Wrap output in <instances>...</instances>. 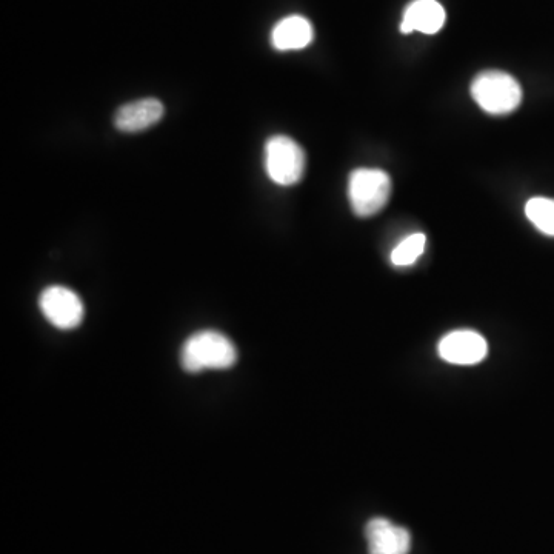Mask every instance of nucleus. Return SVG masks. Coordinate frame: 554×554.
<instances>
[{
	"mask_svg": "<svg viewBox=\"0 0 554 554\" xmlns=\"http://www.w3.org/2000/svg\"><path fill=\"white\" fill-rule=\"evenodd\" d=\"M445 19L447 14L438 0H413L405 8L401 31L404 34L414 33V31L436 34L444 27Z\"/></svg>",
	"mask_w": 554,
	"mask_h": 554,
	"instance_id": "9",
	"label": "nucleus"
},
{
	"mask_svg": "<svg viewBox=\"0 0 554 554\" xmlns=\"http://www.w3.org/2000/svg\"><path fill=\"white\" fill-rule=\"evenodd\" d=\"M525 214L542 234L554 237V199L533 197L525 205Z\"/></svg>",
	"mask_w": 554,
	"mask_h": 554,
	"instance_id": "11",
	"label": "nucleus"
},
{
	"mask_svg": "<svg viewBox=\"0 0 554 554\" xmlns=\"http://www.w3.org/2000/svg\"><path fill=\"white\" fill-rule=\"evenodd\" d=\"M313 39V25L307 17L298 16V14L277 22L271 31V45L277 51L304 50L313 42Z\"/></svg>",
	"mask_w": 554,
	"mask_h": 554,
	"instance_id": "10",
	"label": "nucleus"
},
{
	"mask_svg": "<svg viewBox=\"0 0 554 554\" xmlns=\"http://www.w3.org/2000/svg\"><path fill=\"white\" fill-rule=\"evenodd\" d=\"M391 179L378 168H358L348 179V201L359 217H370L384 210L390 201Z\"/></svg>",
	"mask_w": 554,
	"mask_h": 554,
	"instance_id": "3",
	"label": "nucleus"
},
{
	"mask_svg": "<svg viewBox=\"0 0 554 554\" xmlns=\"http://www.w3.org/2000/svg\"><path fill=\"white\" fill-rule=\"evenodd\" d=\"M265 170L274 184L282 187L296 185L304 177L305 153L291 137H270L265 144Z\"/></svg>",
	"mask_w": 554,
	"mask_h": 554,
	"instance_id": "4",
	"label": "nucleus"
},
{
	"mask_svg": "<svg viewBox=\"0 0 554 554\" xmlns=\"http://www.w3.org/2000/svg\"><path fill=\"white\" fill-rule=\"evenodd\" d=\"M370 554H408L411 536L407 528L394 525L384 518L371 519L365 527Z\"/></svg>",
	"mask_w": 554,
	"mask_h": 554,
	"instance_id": "7",
	"label": "nucleus"
},
{
	"mask_svg": "<svg viewBox=\"0 0 554 554\" xmlns=\"http://www.w3.org/2000/svg\"><path fill=\"white\" fill-rule=\"evenodd\" d=\"M165 108L154 97L122 105L114 114V127L124 133H137L153 127L164 117Z\"/></svg>",
	"mask_w": 554,
	"mask_h": 554,
	"instance_id": "8",
	"label": "nucleus"
},
{
	"mask_svg": "<svg viewBox=\"0 0 554 554\" xmlns=\"http://www.w3.org/2000/svg\"><path fill=\"white\" fill-rule=\"evenodd\" d=\"M474 102L493 116L513 113L522 102V88L511 74L505 71H482L471 82Z\"/></svg>",
	"mask_w": 554,
	"mask_h": 554,
	"instance_id": "2",
	"label": "nucleus"
},
{
	"mask_svg": "<svg viewBox=\"0 0 554 554\" xmlns=\"http://www.w3.org/2000/svg\"><path fill=\"white\" fill-rule=\"evenodd\" d=\"M438 353L448 364L474 365L484 361L488 353V344L476 331L456 330L442 338L438 345Z\"/></svg>",
	"mask_w": 554,
	"mask_h": 554,
	"instance_id": "6",
	"label": "nucleus"
},
{
	"mask_svg": "<svg viewBox=\"0 0 554 554\" xmlns=\"http://www.w3.org/2000/svg\"><path fill=\"white\" fill-rule=\"evenodd\" d=\"M427 247V237L424 233H413L399 242L398 247L391 251V264L396 267H410L418 262Z\"/></svg>",
	"mask_w": 554,
	"mask_h": 554,
	"instance_id": "12",
	"label": "nucleus"
},
{
	"mask_svg": "<svg viewBox=\"0 0 554 554\" xmlns=\"http://www.w3.org/2000/svg\"><path fill=\"white\" fill-rule=\"evenodd\" d=\"M236 361V347L219 331H199L185 341L181 350V364L188 373L227 370Z\"/></svg>",
	"mask_w": 554,
	"mask_h": 554,
	"instance_id": "1",
	"label": "nucleus"
},
{
	"mask_svg": "<svg viewBox=\"0 0 554 554\" xmlns=\"http://www.w3.org/2000/svg\"><path fill=\"white\" fill-rule=\"evenodd\" d=\"M39 307L47 321L61 330H73L84 319V304L73 290L61 285L45 288Z\"/></svg>",
	"mask_w": 554,
	"mask_h": 554,
	"instance_id": "5",
	"label": "nucleus"
}]
</instances>
